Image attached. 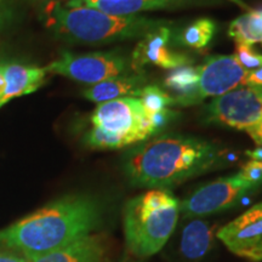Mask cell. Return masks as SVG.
<instances>
[{
  "mask_svg": "<svg viewBox=\"0 0 262 262\" xmlns=\"http://www.w3.org/2000/svg\"><path fill=\"white\" fill-rule=\"evenodd\" d=\"M244 85L248 86L261 88L262 89V67L256 68V70L249 71L247 78H245Z\"/></svg>",
  "mask_w": 262,
  "mask_h": 262,
  "instance_id": "4316f807",
  "label": "cell"
},
{
  "mask_svg": "<svg viewBox=\"0 0 262 262\" xmlns=\"http://www.w3.org/2000/svg\"><path fill=\"white\" fill-rule=\"evenodd\" d=\"M170 38L171 29L168 25L162 26L145 35L133 52L130 67L135 71H140L146 64H155L164 70L185 67L189 63V58L170 50L168 47Z\"/></svg>",
  "mask_w": 262,
  "mask_h": 262,
  "instance_id": "8fae6325",
  "label": "cell"
},
{
  "mask_svg": "<svg viewBox=\"0 0 262 262\" xmlns=\"http://www.w3.org/2000/svg\"><path fill=\"white\" fill-rule=\"evenodd\" d=\"M228 33L239 45H248L262 41V19L260 10L242 15L231 22Z\"/></svg>",
  "mask_w": 262,
  "mask_h": 262,
  "instance_id": "e0dca14e",
  "label": "cell"
},
{
  "mask_svg": "<svg viewBox=\"0 0 262 262\" xmlns=\"http://www.w3.org/2000/svg\"><path fill=\"white\" fill-rule=\"evenodd\" d=\"M4 67H5V62L4 61H0V96H2L3 93H4V90H5Z\"/></svg>",
  "mask_w": 262,
  "mask_h": 262,
  "instance_id": "4dcf8cb0",
  "label": "cell"
},
{
  "mask_svg": "<svg viewBox=\"0 0 262 262\" xmlns=\"http://www.w3.org/2000/svg\"><path fill=\"white\" fill-rule=\"evenodd\" d=\"M217 238L231 253L248 258L262 242V202L219 229Z\"/></svg>",
  "mask_w": 262,
  "mask_h": 262,
  "instance_id": "30bf717a",
  "label": "cell"
},
{
  "mask_svg": "<svg viewBox=\"0 0 262 262\" xmlns=\"http://www.w3.org/2000/svg\"><path fill=\"white\" fill-rule=\"evenodd\" d=\"M260 15H261V19H262V10H260Z\"/></svg>",
  "mask_w": 262,
  "mask_h": 262,
  "instance_id": "d6a6232c",
  "label": "cell"
},
{
  "mask_svg": "<svg viewBox=\"0 0 262 262\" xmlns=\"http://www.w3.org/2000/svg\"><path fill=\"white\" fill-rule=\"evenodd\" d=\"M145 86L146 78L142 74L122 75L91 85L83 91V96L93 102L103 103L120 97L140 96Z\"/></svg>",
  "mask_w": 262,
  "mask_h": 262,
  "instance_id": "5bb4252c",
  "label": "cell"
},
{
  "mask_svg": "<svg viewBox=\"0 0 262 262\" xmlns=\"http://www.w3.org/2000/svg\"><path fill=\"white\" fill-rule=\"evenodd\" d=\"M262 119V89L243 86L212 100L206 108V122L247 131Z\"/></svg>",
  "mask_w": 262,
  "mask_h": 262,
  "instance_id": "ba28073f",
  "label": "cell"
},
{
  "mask_svg": "<svg viewBox=\"0 0 262 262\" xmlns=\"http://www.w3.org/2000/svg\"><path fill=\"white\" fill-rule=\"evenodd\" d=\"M248 72L235 56L219 55L206 58L198 67V83L188 96L175 97L173 104L191 106L206 97H219L245 83Z\"/></svg>",
  "mask_w": 262,
  "mask_h": 262,
  "instance_id": "8992f818",
  "label": "cell"
},
{
  "mask_svg": "<svg viewBox=\"0 0 262 262\" xmlns=\"http://www.w3.org/2000/svg\"><path fill=\"white\" fill-rule=\"evenodd\" d=\"M49 26L58 38L80 44L142 39L169 22L143 16H112L88 6L55 4L49 11Z\"/></svg>",
  "mask_w": 262,
  "mask_h": 262,
  "instance_id": "3957f363",
  "label": "cell"
},
{
  "mask_svg": "<svg viewBox=\"0 0 262 262\" xmlns=\"http://www.w3.org/2000/svg\"><path fill=\"white\" fill-rule=\"evenodd\" d=\"M247 133L258 147H262V119L256 124V125L248 129Z\"/></svg>",
  "mask_w": 262,
  "mask_h": 262,
  "instance_id": "83f0119b",
  "label": "cell"
},
{
  "mask_svg": "<svg viewBox=\"0 0 262 262\" xmlns=\"http://www.w3.org/2000/svg\"><path fill=\"white\" fill-rule=\"evenodd\" d=\"M129 67L126 58L116 52L73 54L64 51L45 68L48 73L60 74L79 83L95 85L125 75Z\"/></svg>",
  "mask_w": 262,
  "mask_h": 262,
  "instance_id": "5b68a950",
  "label": "cell"
},
{
  "mask_svg": "<svg viewBox=\"0 0 262 262\" xmlns=\"http://www.w3.org/2000/svg\"><path fill=\"white\" fill-rule=\"evenodd\" d=\"M212 244V228L208 222L194 219L185 226L180 250L188 260H201L209 253Z\"/></svg>",
  "mask_w": 262,
  "mask_h": 262,
  "instance_id": "2e32d148",
  "label": "cell"
},
{
  "mask_svg": "<svg viewBox=\"0 0 262 262\" xmlns=\"http://www.w3.org/2000/svg\"><path fill=\"white\" fill-rule=\"evenodd\" d=\"M17 18L18 6L16 0H0V31L14 25Z\"/></svg>",
  "mask_w": 262,
  "mask_h": 262,
  "instance_id": "cb8c5ba5",
  "label": "cell"
},
{
  "mask_svg": "<svg viewBox=\"0 0 262 262\" xmlns=\"http://www.w3.org/2000/svg\"><path fill=\"white\" fill-rule=\"evenodd\" d=\"M238 175L253 188L257 187L262 183V160L251 159L241 169Z\"/></svg>",
  "mask_w": 262,
  "mask_h": 262,
  "instance_id": "603a6c76",
  "label": "cell"
},
{
  "mask_svg": "<svg viewBox=\"0 0 262 262\" xmlns=\"http://www.w3.org/2000/svg\"><path fill=\"white\" fill-rule=\"evenodd\" d=\"M216 26L209 18H202L193 22L183 29L180 34V40L185 47L192 49H203L210 42L215 34Z\"/></svg>",
  "mask_w": 262,
  "mask_h": 262,
  "instance_id": "ac0fdd59",
  "label": "cell"
},
{
  "mask_svg": "<svg viewBox=\"0 0 262 262\" xmlns=\"http://www.w3.org/2000/svg\"><path fill=\"white\" fill-rule=\"evenodd\" d=\"M106 241L98 234H89L49 253L26 256L28 262H104Z\"/></svg>",
  "mask_w": 262,
  "mask_h": 262,
  "instance_id": "7c38bea8",
  "label": "cell"
},
{
  "mask_svg": "<svg viewBox=\"0 0 262 262\" xmlns=\"http://www.w3.org/2000/svg\"><path fill=\"white\" fill-rule=\"evenodd\" d=\"M84 142L91 148H122L133 145L134 141L120 134H114L101 127L93 126V129L85 135Z\"/></svg>",
  "mask_w": 262,
  "mask_h": 262,
  "instance_id": "ffe728a7",
  "label": "cell"
},
{
  "mask_svg": "<svg viewBox=\"0 0 262 262\" xmlns=\"http://www.w3.org/2000/svg\"><path fill=\"white\" fill-rule=\"evenodd\" d=\"M248 260H251V261H255V262L262 261V242L257 245L256 248L254 249L253 253L249 255Z\"/></svg>",
  "mask_w": 262,
  "mask_h": 262,
  "instance_id": "f1b7e54d",
  "label": "cell"
},
{
  "mask_svg": "<svg viewBox=\"0 0 262 262\" xmlns=\"http://www.w3.org/2000/svg\"><path fill=\"white\" fill-rule=\"evenodd\" d=\"M140 101L143 104L147 116L173 106V97L156 85H146L140 93Z\"/></svg>",
  "mask_w": 262,
  "mask_h": 262,
  "instance_id": "44dd1931",
  "label": "cell"
},
{
  "mask_svg": "<svg viewBox=\"0 0 262 262\" xmlns=\"http://www.w3.org/2000/svg\"><path fill=\"white\" fill-rule=\"evenodd\" d=\"M45 67L27 66L18 62H5V90L0 96V108L16 97L31 95L47 80Z\"/></svg>",
  "mask_w": 262,
  "mask_h": 262,
  "instance_id": "4fadbf2b",
  "label": "cell"
},
{
  "mask_svg": "<svg viewBox=\"0 0 262 262\" xmlns=\"http://www.w3.org/2000/svg\"><path fill=\"white\" fill-rule=\"evenodd\" d=\"M227 163L224 149L210 141L185 135H160L130 150L124 171L131 185L168 189Z\"/></svg>",
  "mask_w": 262,
  "mask_h": 262,
  "instance_id": "6da1fadb",
  "label": "cell"
},
{
  "mask_svg": "<svg viewBox=\"0 0 262 262\" xmlns=\"http://www.w3.org/2000/svg\"><path fill=\"white\" fill-rule=\"evenodd\" d=\"M231 2H233V3H235V4H238L239 6H242V8H245V9H247V8H248V6H247V5H245V4H244V3H243V2H242V0H231Z\"/></svg>",
  "mask_w": 262,
  "mask_h": 262,
  "instance_id": "1f68e13d",
  "label": "cell"
},
{
  "mask_svg": "<svg viewBox=\"0 0 262 262\" xmlns=\"http://www.w3.org/2000/svg\"><path fill=\"white\" fill-rule=\"evenodd\" d=\"M245 155L253 160H262V147H257L255 149H249L245 152Z\"/></svg>",
  "mask_w": 262,
  "mask_h": 262,
  "instance_id": "f546056e",
  "label": "cell"
},
{
  "mask_svg": "<svg viewBox=\"0 0 262 262\" xmlns=\"http://www.w3.org/2000/svg\"><path fill=\"white\" fill-rule=\"evenodd\" d=\"M147 117H148L150 126H152V129L156 134V133H158L159 130H162L164 126L168 125L170 122H171L173 118L176 117V112L169 110V108H165V110L159 111V112L148 114Z\"/></svg>",
  "mask_w": 262,
  "mask_h": 262,
  "instance_id": "d4e9b609",
  "label": "cell"
},
{
  "mask_svg": "<svg viewBox=\"0 0 262 262\" xmlns=\"http://www.w3.org/2000/svg\"><path fill=\"white\" fill-rule=\"evenodd\" d=\"M179 0H71L68 5L88 6L112 16H134L142 11L166 9Z\"/></svg>",
  "mask_w": 262,
  "mask_h": 262,
  "instance_id": "9a60e30c",
  "label": "cell"
},
{
  "mask_svg": "<svg viewBox=\"0 0 262 262\" xmlns=\"http://www.w3.org/2000/svg\"><path fill=\"white\" fill-rule=\"evenodd\" d=\"M198 83V68L180 67L171 72L164 80V85L168 89L178 94L176 97H183L191 95Z\"/></svg>",
  "mask_w": 262,
  "mask_h": 262,
  "instance_id": "d6986e66",
  "label": "cell"
},
{
  "mask_svg": "<svg viewBox=\"0 0 262 262\" xmlns=\"http://www.w3.org/2000/svg\"><path fill=\"white\" fill-rule=\"evenodd\" d=\"M235 57L247 71H253L262 67V55L255 52L251 47L237 44Z\"/></svg>",
  "mask_w": 262,
  "mask_h": 262,
  "instance_id": "7402d4cb",
  "label": "cell"
},
{
  "mask_svg": "<svg viewBox=\"0 0 262 262\" xmlns=\"http://www.w3.org/2000/svg\"><path fill=\"white\" fill-rule=\"evenodd\" d=\"M102 214V206L94 196L67 194L0 229V248L27 257L49 253L93 234Z\"/></svg>",
  "mask_w": 262,
  "mask_h": 262,
  "instance_id": "7a4b0ae2",
  "label": "cell"
},
{
  "mask_svg": "<svg viewBox=\"0 0 262 262\" xmlns=\"http://www.w3.org/2000/svg\"><path fill=\"white\" fill-rule=\"evenodd\" d=\"M0 262H28V258L17 251L4 249L0 250Z\"/></svg>",
  "mask_w": 262,
  "mask_h": 262,
  "instance_id": "484cf974",
  "label": "cell"
},
{
  "mask_svg": "<svg viewBox=\"0 0 262 262\" xmlns=\"http://www.w3.org/2000/svg\"><path fill=\"white\" fill-rule=\"evenodd\" d=\"M261 42H262V41H261Z\"/></svg>",
  "mask_w": 262,
  "mask_h": 262,
  "instance_id": "836d02e7",
  "label": "cell"
},
{
  "mask_svg": "<svg viewBox=\"0 0 262 262\" xmlns=\"http://www.w3.org/2000/svg\"><path fill=\"white\" fill-rule=\"evenodd\" d=\"M254 189L238 173L203 185L180 202V214L199 219L225 211L234 206L249 191Z\"/></svg>",
  "mask_w": 262,
  "mask_h": 262,
  "instance_id": "9c48e42d",
  "label": "cell"
},
{
  "mask_svg": "<svg viewBox=\"0 0 262 262\" xmlns=\"http://www.w3.org/2000/svg\"><path fill=\"white\" fill-rule=\"evenodd\" d=\"M180 202L168 189H149L131 198L124 209L127 250L136 257L158 254L175 231Z\"/></svg>",
  "mask_w": 262,
  "mask_h": 262,
  "instance_id": "277c9868",
  "label": "cell"
},
{
  "mask_svg": "<svg viewBox=\"0 0 262 262\" xmlns=\"http://www.w3.org/2000/svg\"><path fill=\"white\" fill-rule=\"evenodd\" d=\"M93 126L120 134L136 142L155 135L140 98L120 97L100 103L91 116Z\"/></svg>",
  "mask_w": 262,
  "mask_h": 262,
  "instance_id": "52a82bcc",
  "label": "cell"
}]
</instances>
